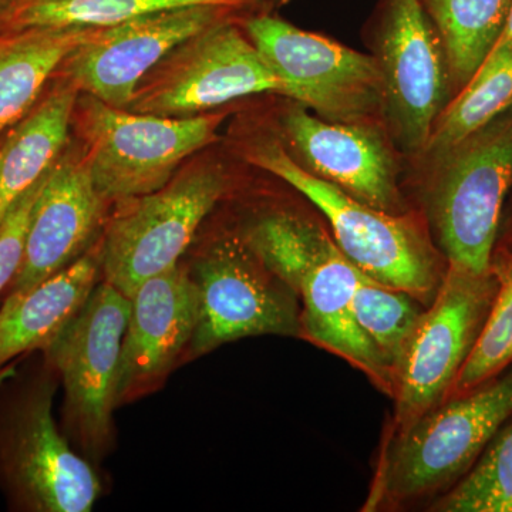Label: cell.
<instances>
[{"label": "cell", "mask_w": 512, "mask_h": 512, "mask_svg": "<svg viewBox=\"0 0 512 512\" xmlns=\"http://www.w3.org/2000/svg\"><path fill=\"white\" fill-rule=\"evenodd\" d=\"M60 376L43 350L0 382V494L12 512H89L103 495L92 463L53 416Z\"/></svg>", "instance_id": "obj_1"}, {"label": "cell", "mask_w": 512, "mask_h": 512, "mask_svg": "<svg viewBox=\"0 0 512 512\" xmlns=\"http://www.w3.org/2000/svg\"><path fill=\"white\" fill-rule=\"evenodd\" d=\"M239 232L298 298L302 338L348 360L392 396V376L353 313L362 271L326 229L299 212L271 210L256 215Z\"/></svg>", "instance_id": "obj_2"}, {"label": "cell", "mask_w": 512, "mask_h": 512, "mask_svg": "<svg viewBox=\"0 0 512 512\" xmlns=\"http://www.w3.org/2000/svg\"><path fill=\"white\" fill-rule=\"evenodd\" d=\"M244 157L311 201L328 220L340 251L363 274L430 305L446 271L419 221L376 210L309 173L278 137L252 138Z\"/></svg>", "instance_id": "obj_3"}, {"label": "cell", "mask_w": 512, "mask_h": 512, "mask_svg": "<svg viewBox=\"0 0 512 512\" xmlns=\"http://www.w3.org/2000/svg\"><path fill=\"white\" fill-rule=\"evenodd\" d=\"M181 259L198 296V322L183 365L225 343L256 336L302 338L295 293L252 251L239 229H221Z\"/></svg>", "instance_id": "obj_4"}, {"label": "cell", "mask_w": 512, "mask_h": 512, "mask_svg": "<svg viewBox=\"0 0 512 512\" xmlns=\"http://www.w3.org/2000/svg\"><path fill=\"white\" fill-rule=\"evenodd\" d=\"M224 117L134 113L79 93L72 127L97 190L114 204L170 183L188 158L217 141Z\"/></svg>", "instance_id": "obj_5"}, {"label": "cell", "mask_w": 512, "mask_h": 512, "mask_svg": "<svg viewBox=\"0 0 512 512\" xmlns=\"http://www.w3.org/2000/svg\"><path fill=\"white\" fill-rule=\"evenodd\" d=\"M231 180L214 161L185 165L160 190L114 202L103 232V281L131 298L180 264Z\"/></svg>", "instance_id": "obj_6"}, {"label": "cell", "mask_w": 512, "mask_h": 512, "mask_svg": "<svg viewBox=\"0 0 512 512\" xmlns=\"http://www.w3.org/2000/svg\"><path fill=\"white\" fill-rule=\"evenodd\" d=\"M130 298L101 281L45 349L63 389L60 429L74 450L99 467L116 448L121 343Z\"/></svg>", "instance_id": "obj_7"}, {"label": "cell", "mask_w": 512, "mask_h": 512, "mask_svg": "<svg viewBox=\"0 0 512 512\" xmlns=\"http://www.w3.org/2000/svg\"><path fill=\"white\" fill-rule=\"evenodd\" d=\"M511 414L512 372L434 407L390 441L366 507L444 490L470 471Z\"/></svg>", "instance_id": "obj_8"}, {"label": "cell", "mask_w": 512, "mask_h": 512, "mask_svg": "<svg viewBox=\"0 0 512 512\" xmlns=\"http://www.w3.org/2000/svg\"><path fill=\"white\" fill-rule=\"evenodd\" d=\"M433 161L429 214L448 264L490 271L512 185V107Z\"/></svg>", "instance_id": "obj_9"}, {"label": "cell", "mask_w": 512, "mask_h": 512, "mask_svg": "<svg viewBox=\"0 0 512 512\" xmlns=\"http://www.w3.org/2000/svg\"><path fill=\"white\" fill-rule=\"evenodd\" d=\"M497 291L493 266L487 272H474L448 264L394 372L396 433L446 400L474 348Z\"/></svg>", "instance_id": "obj_10"}, {"label": "cell", "mask_w": 512, "mask_h": 512, "mask_svg": "<svg viewBox=\"0 0 512 512\" xmlns=\"http://www.w3.org/2000/svg\"><path fill=\"white\" fill-rule=\"evenodd\" d=\"M244 30L276 74L284 93L320 119L372 123L383 114V82L375 56L306 32L275 16H249Z\"/></svg>", "instance_id": "obj_11"}, {"label": "cell", "mask_w": 512, "mask_h": 512, "mask_svg": "<svg viewBox=\"0 0 512 512\" xmlns=\"http://www.w3.org/2000/svg\"><path fill=\"white\" fill-rule=\"evenodd\" d=\"M284 93L238 18L184 40L144 77L126 110L161 117H192L229 101Z\"/></svg>", "instance_id": "obj_12"}, {"label": "cell", "mask_w": 512, "mask_h": 512, "mask_svg": "<svg viewBox=\"0 0 512 512\" xmlns=\"http://www.w3.org/2000/svg\"><path fill=\"white\" fill-rule=\"evenodd\" d=\"M383 116L406 153H421L454 93L446 49L421 0H383L375 30Z\"/></svg>", "instance_id": "obj_13"}, {"label": "cell", "mask_w": 512, "mask_h": 512, "mask_svg": "<svg viewBox=\"0 0 512 512\" xmlns=\"http://www.w3.org/2000/svg\"><path fill=\"white\" fill-rule=\"evenodd\" d=\"M239 15L220 6H187L94 29L66 56L53 79L110 106L127 109L144 77L171 50L202 30Z\"/></svg>", "instance_id": "obj_14"}, {"label": "cell", "mask_w": 512, "mask_h": 512, "mask_svg": "<svg viewBox=\"0 0 512 512\" xmlns=\"http://www.w3.org/2000/svg\"><path fill=\"white\" fill-rule=\"evenodd\" d=\"M111 207L94 184L83 148H64L37 197L22 265L0 303L15 301L86 254L103 235Z\"/></svg>", "instance_id": "obj_15"}, {"label": "cell", "mask_w": 512, "mask_h": 512, "mask_svg": "<svg viewBox=\"0 0 512 512\" xmlns=\"http://www.w3.org/2000/svg\"><path fill=\"white\" fill-rule=\"evenodd\" d=\"M289 154L309 173L376 210L404 214L389 141L373 123H333L295 103L279 119Z\"/></svg>", "instance_id": "obj_16"}, {"label": "cell", "mask_w": 512, "mask_h": 512, "mask_svg": "<svg viewBox=\"0 0 512 512\" xmlns=\"http://www.w3.org/2000/svg\"><path fill=\"white\" fill-rule=\"evenodd\" d=\"M197 322V291L183 261L138 286L121 343L117 407L163 389L183 366Z\"/></svg>", "instance_id": "obj_17"}, {"label": "cell", "mask_w": 512, "mask_h": 512, "mask_svg": "<svg viewBox=\"0 0 512 512\" xmlns=\"http://www.w3.org/2000/svg\"><path fill=\"white\" fill-rule=\"evenodd\" d=\"M103 281V235L62 272L15 301L0 303V369L45 349Z\"/></svg>", "instance_id": "obj_18"}, {"label": "cell", "mask_w": 512, "mask_h": 512, "mask_svg": "<svg viewBox=\"0 0 512 512\" xmlns=\"http://www.w3.org/2000/svg\"><path fill=\"white\" fill-rule=\"evenodd\" d=\"M79 92L53 79L36 106L0 136V225L69 146Z\"/></svg>", "instance_id": "obj_19"}, {"label": "cell", "mask_w": 512, "mask_h": 512, "mask_svg": "<svg viewBox=\"0 0 512 512\" xmlns=\"http://www.w3.org/2000/svg\"><path fill=\"white\" fill-rule=\"evenodd\" d=\"M93 30L35 28L0 32V136L36 106L63 60Z\"/></svg>", "instance_id": "obj_20"}, {"label": "cell", "mask_w": 512, "mask_h": 512, "mask_svg": "<svg viewBox=\"0 0 512 512\" xmlns=\"http://www.w3.org/2000/svg\"><path fill=\"white\" fill-rule=\"evenodd\" d=\"M264 0H12L0 13V32L35 28H107L126 20L187 6H220L248 13Z\"/></svg>", "instance_id": "obj_21"}, {"label": "cell", "mask_w": 512, "mask_h": 512, "mask_svg": "<svg viewBox=\"0 0 512 512\" xmlns=\"http://www.w3.org/2000/svg\"><path fill=\"white\" fill-rule=\"evenodd\" d=\"M512 107V47L491 50L440 114L423 154L436 160Z\"/></svg>", "instance_id": "obj_22"}, {"label": "cell", "mask_w": 512, "mask_h": 512, "mask_svg": "<svg viewBox=\"0 0 512 512\" xmlns=\"http://www.w3.org/2000/svg\"><path fill=\"white\" fill-rule=\"evenodd\" d=\"M421 2L443 40L454 92H460L497 43L512 0Z\"/></svg>", "instance_id": "obj_23"}, {"label": "cell", "mask_w": 512, "mask_h": 512, "mask_svg": "<svg viewBox=\"0 0 512 512\" xmlns=\"http://www.w3.org/2000/svg\"><path fill=\"white\" fill-rule=\"evenodd\" d=\"M424 311L423 303L410 293L360 274L353 313L359 328L382 356L392 380Z\"/></svg>", "instance_id": "obj_24"}, {"label": "cell", "mask_w": 512, "mask_h": 512, "mask_svg": "<svg viewBox=\"0 0 512 512\" xmlns=\"http://www.w3.org/2000/svg\"><path fill=\"white\" fill-rule=\"evenodd\" d=\"M436 507L446 512H512V424L495 434L467 476Z\"/></svg>", "instance_id": "obj_25"}, {"label": "cell", "mask_w": 512, "mask_h": 512, "mask_svg": "<svg viewBox=\"0 0 512 512\" xmlns=\"http://www.w3.org/2000/svg\"><path fill=\"white\" fill-rule=\"evenodd\" d=\"M491 266L497 295L451 392H471L512 363V256Z\"/></svg>", "instance_id": "obj_26"}, {"label": "cell", "mask_w": 512, "mask_h": 512, "mask_svg": "<svg viewBox=\"0 0 512 512\" xmlns=\"http://www.w3.org/2000/svg\"><path fill=\"white\" fill-rule=\"evenodd\" d=\"M47 173L16 202L15 207L0 225V301L22 265L30 217L45 184Z\"/></svg>", "instance_id": "obj_27"}, {"label": "cell", "mask_w": 512, "mask_h": 512, "mask_svg": "<svg viewBox=\"0 0 512 512\" xmlns=\"http://www.w3.org/2000/svg\"><path fill=\"white\" fill-rule=\"evenodd\" d=\"M505 47H512V2L510 12H508L507 20H505L503 32H501L497 43H495L493 49L491 50H501L505 49Z\"/></svg>", "instance_id": "obj_28"}, {"label": "cell", "mask_w": 512, "mask_h": 512, "mask_svg": "<svg viewBox=\"0 0 512 512\" xmlns=\"http://www.w3.org/2000/svg\"><path fill=\"white\" fill-rule=\"evenodd\" d=\"M18 362L19 359L13 360V362L9 363L8 366L2 367V369H0V382H2V380H5L6 377H9L10 375H12L13 372H15L16 366H18Z\"/></svg>", "instance_id": "obj_29"}, {"label": "cell", "mask_w": 512, "mask_h": 512, "mask_svg": "<svg viewBox=\"0 0 512 512\" xmlns=\"http://www.w3.org/2000/svg\"><path fill=\"white\" fill-rule=\"evenodd\" d=\"M12 0H0V13L5 12L6 8L10 5Z\"/></svg>", "instance_id": "obj_30"}, {"label": "cell", "mask_w": 512, "mask_h": 512, "mask_svg": "<svg viewBox=\"0 0 512 512\" xmlns=\"http://www.w3.org/2000/svg\"><path fill=\"white\" fill-rule=\"evenodd\" d=\"M276 5H286V3L289 2V0H274Z\"/></svg>", "instance_id": "obj_31"}]
</instances>
